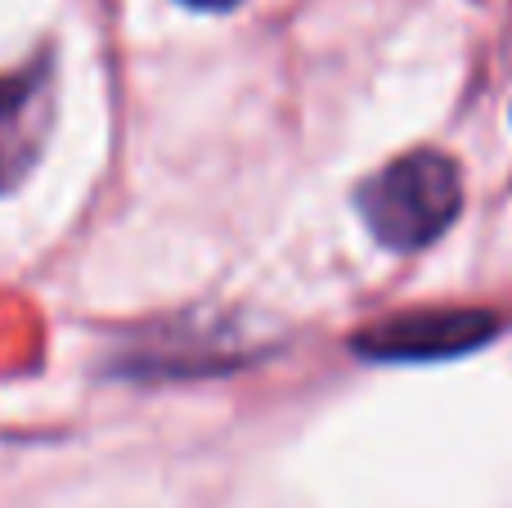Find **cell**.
Returning a JSON list of instances; mask_svg holds the SVG:
<instances>
[{"mask_svg": "<svg viewBox=\"0 0 512 508\" xmlns=\"http://www.w3.org/2000/svg\"><path fill=\"white\" fill-rule=\"evenodd\" d=\"M463 207V180L454 158L418 149L364 180L360 216L373 239L391 252H418L454 225Z\"/></svg>", "mask_w": 512, "mask_h": 508, "instance_id": "1", "label": "cell"}, {"mask_svg": "<svg viewBox=\"0 0 512 508\" xmlns=\"http://www.w3.org/2000/svg\"><path fill=\"white\" fill-rule=\"evenodd\" d=\"M495 338V315L481 311H409L382 320L355 338V351L369 360L405 365V360H450Z\"/></svg>", "mask_w": 512, "mask_h": 508, "instance_id": "2", "label": "cell"}, {"mask_svg": "<svg viewBox=\"0 0 512 508\" xmlns=\"http://www.w3.org/2000/svg\"><path fill=\"white\" fill-rule=\"evenodd\" d=\"M50 135V72L23 68L0 77V194L18 185L41 158Z\"/></svg>", "mask_w": 512, "mask_h": 508, "instance_id": "3", "label": "cell"}, {"mask_svg": "<svg viewBox=\"0 0 512 508\" xmlns=\"http://www.w3.org/2000/svg\"><path fill=\"white\" fill-rule=\"evenodd\" d=\"M185 5H194V9H234L239 0H185Z\"/></svg>", "mask_w": 512, "mask_h": 508, "instance_id": "4", "label": "cell"}]
</instances>
